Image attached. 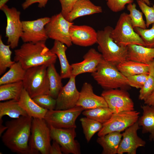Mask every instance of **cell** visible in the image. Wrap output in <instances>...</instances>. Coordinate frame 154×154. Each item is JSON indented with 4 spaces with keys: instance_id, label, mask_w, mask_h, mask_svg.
Returning <instances> with one entry per match:
<instances>
[{
    "instance_id": "30",
    "label": "cell",
    "mask_w": 154,
    "mask_h": 154,
    "mask_svg": "<svg viewBox=\"0 0 154 154\" xmlns=\"http://www.w3.org/2000/svg\"><path fill=\"white\" fill-rule=\"evenodd\" d=\"M26 70L19 62H15L9 70L0 78V85L22 81Z\"/></svg>"
},
{
    "instance_id": "26",
    "label": "cell",
    "mask_w": 154,
    "mask_h": 154,
    "mask_svg": "<svg viewBox=\"0 0 154 154\" xmlns=\"http://www.w3.org/2000/svg\"><path fill=\"white\" fill-rule=\"evenodd\" d=\"M118 70L126 77L140 74H149L150 64L127 60L116 66Z\"/></svg>"
},
{
    "instance_id": "23",
    "label": "cell",
    "mask_w": 154,
    "mask_h": 154,
    "mask_svg": "<svg viewBox=\"0 0 154 154\" xmlns=\"http://www.w3.org/2000/svg\"><path fill=\"white\" fill-rule=\"evenodd\" d=\"M141 107L143 114L137 121L139 125L142 127V133H149V140L154 141V106L145 104Z\"/></svg>"
},
{
    "instance_id": "44",
    "label": "cell",
    "mask_w": 154,
    "mask_h": 154,
    "mask_svg": "<svg viewBox=\"0 0 154 154\" xmlns=\"http://www.w3.org/2000/svg\"><path fill=\"white\" fill-rule=\"evenodd\" d=\"M144 102L145 104L154 106V91Z\"/></svg>"
},
{
    "instance_id": "34",
    "label": "cell",
    "mask_w": 154,
    "mask_h": 154,
    "mask_svg": "<svg viewBox=\"0 0 154 154\" xmlns=\"http://www.w3.org/2000/svg\"><path fill=\"white\" fill-rule=\"evenodd\" d=\"M127 9L129 12V15L134 29L135 27L143 29L147 28L146 22L143 18V13L136 9L135 3H133L128 4Z\"/></svg>"
},
{
    "instance_id": "4",
    "label": "cell",
    "mask_w": 154,
    "mask_h": 154,
    "mask_svg": "<svg viewBox=\"0 0 154 154\" xmlns=\"http://www.w3.org/2000/svg\"><path fill=\"white\" fill-rule=\"evenodd\" d=\"M91 75L98 84L105 90L120 88L127 90L129 86L127 77L116 66L103 58Z\"/></svg>"
},
{
    "instance_id": "7",
    "label": "cell",
    "mask_w": 154,
    "mask_h": 154,
    "mask_svg": "<svg viewBox=\"0 0 154 154\" xmlns=\"http://www.w3.org/2000/svg\"><path fill=\"white\" fill-rule=\"evenodd\" d=\"M111 36L114 42L121 46L135 44L145 46L141 37L134 31L129 14L125 12L120 15Z\"/></svg>"
},
{
    "instance_id": "1",
    "label": "cell",
    "mask_w": 154,
    "mask_h": 154,
    "mask_svg": "<svg viewBox=\"0 0 154 154\" xmlns=\"http://www.w3.org/2000/svg\"><path fill=\"white\" fill-rule=\"evenodd\" d=\"M33 118L22 116L5 123L7 128L2 136L5 145L14 152L30 154L29 143Z\"/></svg>"
},
{
    "instance_id": "42",
    "label": "cell",
    "mask_w": 154,
    "mask_h": 154,
    "mask_svg": "<svg viewBox=\"0 0 154 154\" xmlns=\"http://www.w3.org/2000/svg\"><path fill=\"white\" fill-rule=\"evenodd\" d=\"M49 0H25L22 4V7L25 10L32 4L38 3V7L40 8L44 7Z\"/></svg>"
},
{
    "instance_id": "27",
    "label": "cell",
    "mask_w": 154,
    "mask_h": 154,
    "mask_svg": "<svg viewBox=\"0 0 154 154\" xmlns=\"http://www.w3.org/2000/svg\"><path fill=\"white\" fill-rule=\"evenodd\" d=\"M5 116L16 119L28 115L20 106L18 101L11 100L0 103V119Z\"/></svg>"
},
{
    "instance_id": "24",
    "label": "cell",
    "mask_w": 154,
    "mask_h": 154,
    "mask_svg": "<svg viewBox=\"0 0 154 154\" xmlns=\"http://www.w3.org/2000/svg\"><path fill=\"white\" fill-rule=\"evenodd\" d=\"M122 134L119 132H113L98 137L96 141L102 148V154H116L121 140Z\"/></svg>"
},
{
    "instance_id": "15",
    "label": "cell",
    "mask_w": 154,
    "mask_h": 154,
    "mask_svg": "<svg viewBox=\"0 0 154 154\" xmlns=\"http://www.w3.org/2000/svg\"><path fill=\"white\" fill-rule=\"evenodd\" d=\"M140 128L137 121L124 130L122 133L123 138L119 146L117 154H136L138 147L145 146L146 142L137 134V131Z\"/></svg>"
},
{
    "instance_id": "28",
    "label": "cell",
    "mask_w": 154,
    "mask_h": 154,
    "mask_svg": "<svg viewBox=\"0 0 154 154\" xmlns=\"http://www.w3.org/2000/svg\"><path fill=\"white\" fill-rule=\"evenodd\" d=\"M24 88L22 81L0 86V101L15 100L18 101Z\"/></svg>"
},
{
    "instance_id": "39",
    "label": "cell",
    "mask_w": 154,
    "mask_h": 154,
    "mask_svg": "<svg viewBox=\"0 0 154 154\" xmlns=\"http://www.w3.org/2000/svg\"><path fill=\"white\" fill-rule=\"evenodd\" d=\"M148 74H140L127 77L129 86L141 89L143 86L148 77Z\"/></svg>"
},
{
    "instance_id": "17",
    "label": "cell",
    "mask_w": 154,
    "mask_h": 154,
    "mask_svg": "<svg viewBox=\"0 0 154 154\" xmlns=\"http://www.w3.org/2000/svg\"><path fill=\"white\" fill-rule=\"evenodd\" d=\"M69 32L71 41L75 45L86 47L97 42V32L90 26L73 24L70 27Z\"/></svg>"
},
{
    "instance_id": "3",
    "label": "cell",
    "mask_w": 154,
    "mask_h": 154,
    "mask_svg": "<svg viewBox=\"0 0 154 154\" xmlns=\"http://www.w3.org/2000/svg\"><path fill=\"white\" fill-rule=\"evenodd\" d=\"M113 28L106 27L103 30L97 32L98 49L103 58L116 66L127 60V47L120 46L114 40L111 34Z\"/></svg>"
},
{
    "instance_id": "21",
    "label": "cell",
    "mask_w": 154,
    "mask_h": 154,
    "mask_svg": "<svg viewBox=\"0 0 154 154\" xmlns=\"http://www.w3.org/2000/svg\"><path fill=\"white\" fill-rule=\"evenodd\" d=\"M18 102L28 116L33 118L44 119L48 110L38 105L24 88L21 93Z\"/></svg>"
},
{
    "instance_id": "38",
    "label": "cell",
    "mask_w": 154,
    "mask_h": 154,
    "mask_svg": "<svg viewBox=\"0 0 154 154\" xmlns=\"http://www.w3.org/2000/svg\"><path fill=\"white\" fill-rule=\"evenodd\" d=\"M137 2L146 19L147 28L154 23V4L152 7L147 5L142 0H137Z\"/></svg>"
},
{
    "instance_id": "29",
    "label": "cell",
    "mask_w": 154,
    "mask_h": 154,
    "mask_svg": "<svg viewBox=\"0 0 154 154\" xmlns=\"http://www.w3.org/2000/svg\"><path fill=\"white\" fill-rule=\"evenodd\" d=\"M47 74L49 88L48 94L56 99L63 87L62 79L57 72L54 64H52L47 67Z\"/></svg>"
},
{
    "instance_id": "10",
    "label": "cell",
    "mask_w": 154,
    "mask_h": 154,
    "mask_svg": "<svg viewBox=\"0 0 154 154\" xmlns=\"http://www.w3.org/2000/svg\"><path fill=\"white\" fill-rule=\"evenodd\" d=\"M74 24L67 20L61 13L52 16L50 21L45 25V29L48 38L59 41L68 47L72 45L70 29Z\"/></svg>"
},
{
    "instance_id": "47",
    "label": "cell",
    "mask_w": 154,
    "mask_h": 154,
    "mask_svg": "<svg viewBox=\"0 0 154 154\" xmlns=\"http://www.w3.org/2000/svg\"><path fill=\"white\" fill-rule=\"evenodd\" d=\"M142 1H143L145 3H146L147 5H148L150 6V2L149 1V0H142Z\"/></svg>"
},
{
    "instance_id": "13",
    "label": "cell",
    "mask_w": 154,
    "mask_h": 154,
    "mask_svg": "<svg viewBox=\"0 0 154 154\" xmlns=\"http://www.w3.org/2000/svg\"><path fill=\"white\" fill-rule=\"evenodd\" d=\"M101 96L113 113L134 110V103L126 90L118 89L105 90Z\"/></svg>"
},
{
    "instance_id": "32",
    "label": "cell",
    "mask_w": 154,
    "mask_h": 154,
    "mask_svg": "<svg viewBox=\"0 0 154 154\" xmlns=\"http://www.w3.org/2000/svg\"><path fill=\"white\" fill-rule=\"evenodd\" d=\"M80 121L88 142L90 141L95 133L100 130L102 127V123L86 117L81 118Z\"/></svg>"
},
{
    "instance_id": "45",
    "label": "cell",
    "mask_w": 154,
    "mask_h": 154,
    "mask_svg": "<svg viewBox=\"0 0 154 154\" xmlns=\"http://www.w3.org/2000/svg\"><path fill=\"white\" fill-rule=\"evenodd\" d=\"M3 120L2 119H0V135L3 133V132L5 131L7 129V127L5 125L4 126L2 124Z\"/></svg>"
},
{
    "instance_id": "25",
    "label": "cell",
    "mask_w": 154,
    "mask_h": 154,
    "mask_svg": "<svg viewBox=\"0 0 154 154\" xmlns=\"http://www.w3.org/2000/svg\"><path fill=\"white\" fill-rule=\"evenodd\" d=\"M67 46L63 43L54 40L50 51L58 57L60 66V75L62 79L70 78L72 76V68L68 61L66 52Z\"/></svg>"
},
{
    "instance_id": "11",
    "label": "cell",
    "mask_w": 154,
    "mask_h": 154,
    "mask_svg": "<svg viewBox=\"0 0 154 154\" xmlns=\"http://www.w3.org/2000/svg\"><path fill=\"white\" fill-rule=\"evenodd\" d=\"M0 9L7 18L5 36L7 38V42L11 48H15L18 46L23 33L22 22L20 19L21 13L15 8H9L6 4Z\"/></svg>"
},
{
    "instance_id": "14",
    "label": "cell",
    "mask_w": 154,
    "mask_h": 154,
    "mask_svg": "<svg viewBox=\"0 0 154 154\" xmlns=\"http://www.w3.org/2000/svg\"><path fill=\"white\" fill-rule=\"evenodd\" d=\"M50 18L45 17L33 21H22L23 33L21 38L24 43L46 41L48 37L45 29Z\"/></svg>"
},
{
    "instance_id": "20",
    "label": "cell",
    "mask_w": 154,
    "mask_h": 154,
    "mask_svg": "<svg viewBox=\"0 0 154 154\" xmlns=\"http://www.w3.org/2000/svg\"><path fill=\"white\" fill-rule=\"evenodd\" d=\"M102 12L101 6L95 5L90 0H78L65 19L72 22L78 17Z\"/></svg>"
},
{
    "instance_id": "35",
    "label": "cell",
    "mask_w": 154,
    "mask_h": 154,
    "mask_svg": "<svg viewBox=\"0 0 154 154\" xmlns=\"http://www.w3.org/2000/svg\"><path fill=\"white\" fill-rule=\"evenodd\" d=\"M135 32L141 37L145 46L154 48V23L149 29H143L139 27L134 29Z\"/></svg>"
},
{
    "instance_id": "43",
    "label": "cell",
    "mask_w": 154,
    "mask_h": 154,
    "mask_svg": "<svg viewBox=\"0 0 154 154\" xmlns=\"http://www.w3.org/2000/svg\"><path fill=\"white\" fill-rule=\"evenodd\" d=\"M62 153L59 144L56 141H53L50 148L49 154H62Z\"/></svg>"
},
{
    "instance_id": "16",
    "label": "cell",
    "mask_w": 154,
    "mask_h": 154,
    "mask_svg": "<svg viewBox=\"0 0 154 154\" xmlns=\"http://www.w3.org/2000/svg\"><path fill=\"white\" fill-rule=\"evenodd\" d=\"M76 77L72 76L67 83L62 88L56 99L55 109L66 110L76 106L79 97L80 92L76 87Z\"/></svg>"
},
{
    "instance_id": "2",
    "label": "cell",
    "mask_w": 154,
    "mask_h": 154,
    "mask_svg": "<svg viewBox=\"0 0 154 154\" xmlns=\"http://www.w3.org/2000/svg\"><path fill=\"white\" fill-rule=\"evenodd\" d=\"M46 41L24 43L14 50V60L19 62L26 70L30 68L54 64L57 56L46 46Z\"/></svg>"
},
{
    "instance_id": "12",
    "label": "cell",
    "mask_w": 154,
    "mask_h": 154,
    "mask_svg": "<svg viewBox=\"0 0 154 154\" xmlns=\"http://www.w3.org/2000/svg\"><path fill=\"white\" fill-rule=\"evenodd\" d=\"M49 127L51 139L59 144L62 153L67 154L81 153L79 143L75 139V128H58Z\"/></svg>"
},
{
    "instance_id": "33",
    "label": "cell",
    "mask_w": 154,
    "mask_h": 154,
    "mask_svg": "<svg viewBox=\"0 0 154 154\" xmlns=\"http://www.w3.org/2000/svg\"><path fill=\"white\" fill-rule=\"evenodd\" d=\"M9 44L6 45L3 42L0 36V75L3 74L8 68H9L15 62L11 60L12 52Z\"/></svg>"
},
{
    "instance_id": "6",
    "label": "cell",
    "mask_w": 154,
    "mask_h": 154,
    "mask_svg": "<svg viewBox=\"0 0 154 154\" xmlns=\"http://www.w3.org/2000/svg\"><path fill=\"white\" fill-rule=\"evenodd\" d=\"M47 67L42 65L26 70L22 82L24 88L32 98L40 95L48 94Z\"/></svg>"
},
{
    "instance_id": "5",
    "label": "cell",
    "mask_w": 154,
    "mask_h": 154,
    "mask_svg": "<svg viewBox=\"0 0 154 154\" xmlns=\"http://www.w3.org/2000/svg\"><path fill=\"white\" fill-rule=\"evenodd\" d=\"M48 125L44 119L33 118L29 143L30 154H49L51 138Z\"/></svg>"
},
{
    "instance_id": "8",
    "label": "cell",
    "mask_w": 154,
    "mask_h": 154,
    "mask_svg": "<svg viewBox=\"0 0 154 154\" xmlns=\"http://www.w3.org/2000/svg\"><path fill=\"white\" fill-rule=\"evenodd\" d=\"M84 110L82 107L77 106L66 110H48L44 119L49 126L76 128V120Z\"/></svg>"
},
{
    "instance_id": "22",
    "label": "cell",
    "mask_w": 154,
    "mask_h": 154,
    "mask_svg": "<svg viewBox=\"0 0 154 154\" xmlns=\"http://www.w3.org/2000/svg\"><path fill=\"white\" fill-rule=\"evenodd\" d=\"M127 60L149 64L154 59V48L137 44L127 46Z\"/></svg>"
},
{
    "instance_id": "9",
    "label": "cell",
    "mask_w": 154,
    "mask_h": 154,
    "mask_svg": "<svg viewBox=\"0 0 154 154\" xmlns=\"http://www.w3.org/2000/svg\"><path fill=\"white\" fill-rule=\"evenodd\" d=\"M140 112L135 110L113 113L110 119L103 124L98 132V137L102 136L113 132H120L137 122Z\"/></svg>"
},
{
    "instance_id": "19",
    "label": "cell",
    "mask_w": 154,
    "mask_h": 154,
    "mask_svg": "<svg viewBox=\"0 0 154 154\" xmlns=\"http://www.w3.org/2000/svg\"><path fill=\"white\" fill-rule=\"evenodd\" d=\"M76 106L81 107L84 110L108 107L104 97L95 94L92 86L87 82H85L83 85Z\"/></svg>"
},
{
    "instance_id": "36",
    "label": "cell",
    "mask_w": 154,
    "mask_h": 154,
    "mask_svg": "<svg viewBox=\"0 0 154 154\" xmlns=\"http://www.w3.org/2000/svg\"><path fill=\"white\" fill-rule=\"evenodd\" d=\"M32 98L38 105L43 108L48 110H54L55 108L56 99L48 94L40 95Z\"/></svg>"
},
{
    "instance_id": "40",
    "label": "cell",
    "mask_w": 154,
    "mask_h": 154,
    "mask_svg": "<svg viewBox=\"0 0 154 154\" xmlns=\"http://www.w3.org/2000/svg\"><path fill=\"white\" fill-rule=\"evenodd\" d=\"M107 5L112 11L117 13L124 10L126 5L133 3V0H106Z\"/></svg>"
},
{
    "instance_id": "18",
    "label": "cell",
    "mask_w": 154,
    "mask_h": 154,
    "mask_svg": "<svg viewBox=\"0 0 154 154\" xmlns=\"http://www.w3.org/2000/svg\"><path fill=\"white\" fill-rule=\"evenodd\" d=\"M83 58L82 61L71 64L72 76L76 77L81 74L94 72L103 58L102 54L93 48L90 49Z\"/></svg>"
},
{
    "instance_id": "46",
    "label": "cell",
    "mask_w": 154,
    "mask_h": 154,
    "mask_svg": "<svg viewBox=\"0 0 154 154\" xmlns=\"http://www.w3.org/2000/svg\"><path fill=\"white\" fill-rule=\"evenodd\" d=\"M150 69L151 71L152 75L154 78V59L149 64Z\"/></svg>"
},
{
    "instance_id": "31",
    "label": "cell",
    "mask_w": 154,
    "mask_h": 154,
    "mask_svg": "<svg viewBox=\"0 0 154 154\" xmlns=\"http://www.w3.org/2000/svg\"><path fill=\"white\" fill-rule=\"evenodd\" d=\"M83 115L103 124L109 120L113 112L108 107H102L84 110Z\"/></svg>"
},
{
    "instance_id": "37",
    "label": "cell",
    "mask_w": 154,
    "mask_h": 154,
    "mask_svg": "<svg viewBox=\"0 0 154 154\" xmlns=\"http://www.w3.org/2000/svg\"><path fill=\"white\" fill-rule=\"evenodd\" d=\"M154 91V78L150 69L147 79L143 86L140 89L139 99L145 100Z\"/></svg>"
},
{
    "instance_id": "41",
    "label": "cell",
    "mask_w": 154,
    "mask_h": 154,
    "mask_svg": "<svg viewBox=\"0 0 154 154\" xmlns=\"http://www.w3.org/2000/svg\"><path fill=\"white\" fill-rule=\"evenodd\" d=\"M62 8L60 12L65 18L71 12L78 0H59Z\"/></svg>"
}]
</instances>
